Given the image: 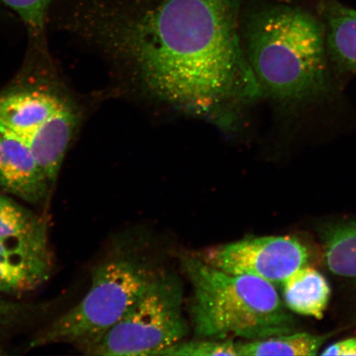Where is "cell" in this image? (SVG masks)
<instances>
[{"mask_svg":"<svg viewBox=\"0 0 356 356\" xmlns=\"http://www.w3.org/2000/svg\"><path fill=\"white\" fill-rule=\"evenodd\" d=\"M29 311L25 305L0 299V332L19 323Z\"/></svg>","mask_w":356,"mask_h":356,"instance_id":"18","label":"cell"},{"mask_svg":"<svg viewBox=\"0 0 356 356\" xmlns=\"http://www.w3.org/2000/svg\"><path fill=\"white\" fill-rule=\"evenodd\" d=\"M328 337L308 332H292L238 342V355H316Z\"/></svg>","mask_w":356,"mask_h":356,"instance_id":"15","label":"cell"},{"mask_svg":"<svg viewBox=\"0 0 356 356\" xmlns=\"http://www.w3.org/2000/svg\"><path fill=\"white\" fill-rule=\"evenodd\" d=\"M193 289L191 314L197 338L248 340L295 332V318L275 284L251 275H235L200 257L181 260Z\"/></svg>","mask_w":356,"mask_h":356,"instance_id":"3","label":"cell"},{"mask_svg":"<svg viewBox=\"0 0 356 356\" xmlns=\"http://www.w3.org/2000/svg\"><path fill=\"white\" fill-rule=\"evenodd\" d=\"M241 38L245 54L264 95L284 110H299L332 95L326 26L299 7L244 6Z\"/></svg>","mask_w":356,"mask_h":356,"instance_id":"2","label":"cell"},{"mask_svg":"<svg viewBox=\"0 0 356 356\" xmlns=\"http://www.w3.org/2000/svg\"><path fill=\"white\" fill-rule=\"evenodd\" d=\"M53 0H0L24 22L34 47L44 48L49 10Z\"/></svg>","mask_w":356,"mask_h":356,"instance_id":"16","label":"cell"},{"mask_svg":"<svg viewBox=\"0 0 356 356\" xmlns=\"http://www.w3.org/2000/svg\"><path fill=\"white\" fill-rule=\"evenodd\" d=\"M54 79L21 81L0 93V131L28 141L71 101Z\"/></svg>","mask_w":356,"mask_h":356,"instance_id":"7","label":"cell"},{"mask_svg":"<svg viewBox=\"0 0 356 356\" xmlns=\"http://www.w3.org/2000/svg\"><path fill=\"white\" fill-rule=\"evenodd\" d=\"M321 238L329 270L356 282V220L325 226Z\"/></svg>","mask_w":356,"mask_h":356,"instance_id":"14","label":"cell"},{"mask_svg":"<svg viewBox=\"0 0 356 356\" xmlns=\"http://www.w3.org/2000/svg\"><path fill=\"white\" fill-rule=\"evenodd\" d=\"M52 188L28 142L0 131V188L24 202L39 204Z\"/></svg>","mask_w":356,"mask_h":356,"instance_id":"8","label":"cell"},{"mask_svg":"<svg viewBox=\"0 0 356 356\" xmlns=\"http://www.w3.org/2000/svg\"><path fill=\"white\" fill-rule=\"evenodd\" d=\"M200 258L225 273L254 275L277 284L305 266L309 253L291 236H262L213 247Z\"/></svg>","mask_w":356,"mask_h":356,"instance_id":"6","label":"cell"},{"mask_svg":"<svg viewBox=\"0 0 356 356\" xmlns=\"http://www.w3.org/2000/svg\"><path fill=\"white\" fill-rule=\"evenodd\" d=\"M184 286L163 273L126 315L88 349L91 355H162L188 335L182 314Z\"/></svg>","mask_w":356,"mask_h":356,"instance_id":"5","label":"cell"},{"mask_svg":"<svg viewBox=\"0 0 356 356\" xmlns=\"http://www.w3.org/2000/svg\"><path fill=\"white\" fill-rule=\"evenodd\" d=\"M162 273L139 252L119 248L92 270L91 286L83 299L40 332L30 346L61 342L86 353Z\"/></svg>","mask_w":356,"mask_h":356,"instance_id":"4","label":"cell"},{"mask_svg":"<svg viewBox=\"0 0 356 356\" xmlns=\"http://www.w3.org/2000/svg\"><path fill=\"white\" fill-rule=\"evenodd\" d=\"M0 240L48 248L47 225L29 209L0 193Z\"/></svg>","mask_w":356,"mask_h":356,"instance_id":"13","label":"cell"},{"mask_svg":"<svg viewBox=\"0 0 356 356\" xmlns=\"http://www.w3.org/2000/svg\"><path fill=\"white\" fill-rule=\"evenodd\" d=\"M52 270L49 248L0 240V293L21 295L47 282Z\"/></svg>","mask_w":356,"mask_h":356,"instance_id":"9","label":"cell"},{"mask_svg":"<svg viewBox=\"0 0 356 356\" xmlns=\"http://www.w3.org/2000/svg\"><path fill=\"white\" fill-rule=\"evenodd\" d=\"M321 355L356 356V337L337 341L336 343L327 347Z\"/></svg>","mask_w":356,"mask_h":356,"instance_id":"19","label":"cell"},{"mask_svg":"<svg viewBox=\"0 0 356 356\" xmlns=\"http://www.w3.org/2000/svg\"><path fill=\"white\" fill-rule=\"evenodd\" d=\"M326 42L332 70L356 73V10L332 4L325 10Z\"/></svg>","mask_w":356,"mask_h":356,"instance_id":"11","label":"cell"},{"mask_svg":"<svg viewBox=\"0 0 356 356\" xmlns=\"http://www.w3.org/2000/svg\"><path fill=\"white\" fill-rule=\"evenodd\" d=\"M284 305L293 313L322 319L331 289L318 270L302 266L282 282Z\"/></svg>","mask_w":356,"mask_h":356,"instance_id":"12","label":"cell"},{"mask_svg":"<svg viewBox=\"0 0 356 356\" xmlns=\"http://www.w3.org/2000/svg\"><path fill=\"white\" fill-rule=\"evenodd\" d=\"M244 3L74 0L57 21L138 95L233 130L264 97L243 46Z\"/></svg>","mask_w":356,"mask_h":356,"instance_id":"1","label":"cell"},{"mask_svg":"<svg viewBox=\"0 0 356 356\" xmlns=\"http://www.w3.org/2000/svg\"><path fill=\"white\" fill-rule=\"evenodd\" d=\"M82 120L79 106L71 100L42 124L28 144L51 186L55 184L67 151Z\"/></svg>","mask_w":356,"mask_h":356,"instance_id":"10","label":"cell"},{"mask_svg":"<svg viewBox=\"0 0 356 356\" xmlns=\"http://www.w3.org/2000/svg\"><path fill=\"white\" fill-rule=\"evenodd\" d=\"M162 355L185 356H239L238 342L231 339L215 340L197 338L188 342H179L164 351Z\"/></svg>","mask_w":356,"mask_h":356,"instance_id":"17","label":"cell"}]
</instances>
